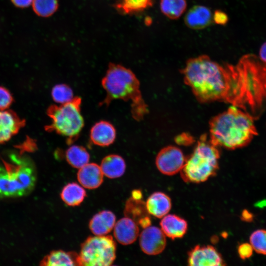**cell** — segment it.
<instances>
[{
	"instance_id": "obj_10",
	"label": "cell",
	"mask_w": 266,
	"mask_h": 266,
	"mask_svg": "<svg viewBox=\"0 0 266 266\" xmlns=\"http://www.w3.org/2000/svg\"><path fill=\"white\" fill-rule=\"evenodd\" d=\"M166 236L161 229L150 226L143 229L139 235L140 247L142 252L147 255L160 254L166 248Z\"/></svg>"
},
{
	"instance_id": "obj_6",
	"label": "cell",
	"mask_w": 266,
	"mask_h": 266,
	"mask_svg": "<svg viewBox=\"0 0 266 266\" xmlns=\"http://www.w3.org/2000/svg\"><path fill=\"white\" fill-rule=\"evenodd\" d=\"M206 135L200 136L193 152L186 159L181 170L187 182L199 183L215 175L219 167L220 153Z\"/></svg>"
},
{
	"instance_id": "obj_18",
	"label": "cell",
	"mask_w": 266,
	"mask_h": 266,
	"mask_svg": "<svg viewBox=\"0 0 266 266\" xmlns=\"http://www.w3.org/2000/svg\"><path fill=\"white\" fill-rule=\"evenodd\" d=\"M116 223L115 215L109 210H102L91 219L89 227L95 235H104L109 233Z\"/></svg>"
},
{
	"instance_id": "obj_29",
	"label": "cell",
	"mask_w": 266,
	"mask_h": 266,
	"mask_svg": "<svg viewBox=\"0 0 266 266\" xmlns=\"http://www.w3.org/2000/svg\"><path fill=\"white\" fill-rule=\"evenodd\" d=\"M250 242L256 252L266 255V230H258L254 231L250 235Z\"/></svg>"
},
{
	"instance_id": "obj_24",
	"label": "cell",
	"mask_w": 266,
	"mask_h": 266,
	"mask_svg": "<svg viewBox=\"0 0 266 266\" xmlns=\"http://www.w3.org/2000/svg\"><path fill=\"white\" fill-rule=\"evenodd\" d=\"M161 12L167 18L174 20L179 18L187 7L186 0H161Z\"/></svg>"
},
{
	"instance_id": "obj_26",
	"label": "cell",
	"mask_w": 266,
	"mask_h": 266,
	"mask_svg": "<svg viewBox=\"0 0 266 266\" xmlns=\"http://www.w3.org/2000/svg\"><path fill=\"white\" fill-rule=\"evenodd\" d=\"M153 0H121L116 7L124 13L130 14L143 11L153 5Z\"/></svg>"
},
{
	"instance_id": "obj_2",
	"label": "cell",
	"mask_w": 266,
	"mask_h": 266,
	"mask_svg": "<svg viewBox=\"0 0 266 266\" xmlns=\"http://www.w3.org/2000/svg\"><path fill=\"white\" fill-rule=\"evenodd\" d=\"M235 66L238 107L256 120L266 108V63L249 54L242 57Z\"/></svg>"
},
{
	"instance_id": "obj_31",
	"label": "cell",
	"mask_w": 266,
	"mask_h": 266,
	"mask_svg": "<svg viewBox=\"0 0 266 266\" xmlns=\"http://www.w3.org/2000/svg\"><path fill=\"white\" fill-rule=\"evenodd\" d=\"M15 147L19 150L20 155H21L25 152H33L37 149L35 140L29 136L27 137L26 140L22 143L16 145Z\"/></svg>"
},
{
	"instance_id": "obj_27",
	"label": "cell",
	"mask_w": 266,
	"mask_h": 266,
	"mask_svg": "<svg viewBox=\"0 0 266 266\" xmlns=\"http://www.w3.org/2000/svg\"><path fill=\"white\" fill-rule=\"evenodd\" d=\"M32 4L35 14L44 17L53 14L58 5L57 0H33Z\"/></svg>"
},
{
	"instance_id": "obj_23",
	"label": "cell",
	"mask_w": 266,
	"mask_h": 266,
	"mask_svg": "<svg viewBox=\"0 0 266 266\" xmlns=\"http://www.w3.org/2000/svg\"><path fill=\"white\" fill-rule=\"evenodd\" d=\"M65 158L68 164L75 168H80L88 164L90 154L86 148L82 146L73 145L65 152Z\"/></svg>"
},
{
	"instance_id": "obj_7",
	"label": "cell",
	"mask_w": 266,
	"mask_h": 266,
	"mask_svg": "<svg viewBox=\"0 0 266 266\" xmlns=\"http://www.w3.org/2000/svg\"><path fill=\"white\" fill-rule=\"evenodd\" d=\"M81 99L74 97L71 101L60 104L51 105L47 110L51 119V124L45 126L48 132H55L66 138L68 145L73 143L80 135L84 121L81 114Z\"/></svg>"
},
{
	"instance_id": "obj_32",
	"label": "cell",
	"mask_w": 266,
	"mask_h": 266,
	"mask_svg": "<svg viewBox=\"0 0 266 266\" xmlns=\"http://www.w3.org/2000/svg\"><path fill=\"white\" fill-rule=\"evenodd\" d=\"M253 248L248 243H244L240 244L237 249L238 254L241 259L245 260L250 258L253 253Z\"/></svg>"
},
{
	"instance_id": "obj_3",
	"label": "cell",
	"mask_w": 266,
	"mask_h": 266,
	"mask_svg": "<svg viewBox=\"0 0 266 266\" xmlns=\"http://www.w3.org/2000/svg\"><path fill=\"white\" fill-rule=\"evenodd\" d=\"M256 120L235 106L213 117L209 122V139L215 146L235 149L248 145L257 131Z\"/></svg>"
},
{
	"instance_id": "obj_39",
	"label": "cell",
	"mask_w": 266,
	"mask_h": 266,
	"mask_svg": "<svg viewBox=\"0 0 266 266\" xmlns=\"http://www.w3.org/2000/svg\"><path fill=\"white\" fill-rule=\"evenodd\" d=\"M132 198L134 200H139L142 198V194L139 190H134L132 192Z\"/></svg>"
},
{
	"instance_id": "obj_8",
	"label": "cell",
	"mask_w": 266,
	"mask_h": 266,
	"mask_svg": "<svg viewBox=\"0 0 266 266\" xmlns=\"http://www.w3.org/2000/svg\"><path fill=\"white\" fill-rule=\"evenodd\" d=\"M116 243L111 235L89 236L81 244L80 266H109L116 256Z\"/></svg>"
},
{
	"instance_id": "obj_38",
	"label": "cell",
	"mask_w": 266,
	"mask_h": 266,
	"mask_svg": "<svg viewBox=\"0 0 266 266\" xmlns=\"http://www.w3.org/2000/svg\"><path fill=\"white\" fill-rule=\"evenodd\" d=\"M259 58L264 62L266 63V42L260 48Z\"/></svg>"
},
{
	"instance_id": "obj_17",
	"label": "cell",
	"mask_w": 266,
	"mask_h": 266,
	"mask_svg": "<svg viewBox=\"0 0 266 266\" xmlns=\"http://www.w3.org/2000/svg\"><path fill=\"white\" fill-rule=\"evenodd\" d=\"M160 226L165 235L173 240L183 237L188 229L186 221L174 214H166L163 217Z\"/></svg>"
},
{
	"instance_id": "obj_22",
	"label": "cell",
	"mask_w": 266,
	"mask_h": 266,
	"mask_svg": "<svg viewBox=\"0 0 266 266\" xmlns=\"http://www.w3.org/2000/svg\"><path fill=\"white\" fill-rule=\"evenodd\" d=\"M60 197L63 202L69 206L80 205L86 197L83 187L75 182L68 183L62 189Z\"/></svg>"
},
{
	"instance_id": "obj_13",
	"label": "cell",
	"mask_w": 266,
	"mask_h": 266,
	"mask_svg": "<svg viewBox=\"0 0 266 266\" xmlns=\"http://www.w3.org/2000/svg\"><path fill=\"white\" fill-rule=\"evenodd\" d=\"M113 229L114 237L122 245L132 244L135 241L139 235L138 224L132 219L126 216L116 222Z\"/></svg>"
},
{
	"instance_id": "obj_36",
	"label": "cell",
	"mask_w": 266,
	"mask_h": 266,
	"mask_svg": "<svg viewBox=\"0 0 266 266\" xmlns=\"http://www.w3.org/2000/svg\"><path fill=\"white\" fill-rule=\"evenodd\" d=\"M138 225L140 226L143 229L146 228L151 226V220L150 217L147 215L140 219L137 223Z\"/></svg>"
},
{
	"instance_id": "obj_1",
	"label": "cell",
	"mask_w": 266,
	"mask_h": 266,
	"mask_svg": "<svg viewBox=\"0 0 266 266\" xmlns=\"http://www.w3.org/2000/svg\"><path fill=\"white\" fill-rule=\"evenodd\" d=\"M181 72L200 101L231 103L233 77L230 64L220 65L203 55L189 59Z\"/></svg>"
},
{
	"instance_id": "obj_28",
	"label": "cell",
	"mask_w": 266,
	"mask_h": 266,
	"mask_svg": "<svg viewBox=\"0 0 266 266\" xmlns=\"http://www.w3.org/2000/svg\"><path fill=\"white\" fill-rule=\"evenodd\" d=\"M51 96L54 101L60 104L68 102L74 98L71 88L64 84L54 86L51 91Z\"/></svg>"
},
{
	"instance_id": "obj_5",
	"label": "cell",
	"mask_w": 266,
	"mask_h": 266,
	"mask_svg": "<svg viewBox=\"0 0 266 266\" xmlns=\"http://www.w3.org/2000/svg\"><path fill=\"white\" fill-rule=\"evenodd\" d=\"M36 172L30 160L12 154L9 160L1 159L0 165V198L18 197L34 188Z\"/></svg>"
},
{
	"instance_id": "obj_11",
	"label": "cell",
	"mask_w": 266,
	"mask_h": 266,
	"mask_svg": "<svg viewBox=\"0 0 266 266\" xmlns=\"http://www.w3.org/2000/svg\"><path fill=\"white\" fill-rule=\"evenodd\" d=\"M191 266H221L225 264L220 254L212 246L197 245L188 253Z\"/></svg>"
},
{
	"instance_id": "obj_12",
	"label": "cell",
	"mask_w": 266,
	"mask_h": 266,
	"mask_svg": "<svg viewBox=\"0 0 266 266\" xmlns=\"http://www.w3.org/2000/svg\"><path fill=\"white\" fill-rule=\"evenodd\" d=\"M25 125V120L19 117L14 111H0V143L10 140Z\"/></svg>"
},
{
	"instance_id": "obj_34",
	"label": "cell",
	"mask_w": 266,
	"mask_h": 266,
	"mask_svg": "<svg viewBox=\"0 0 266 266\" xmlns=\"http://www.w3.org/2000/svg\"><path fill=\"white\" fill-rule=\"evenodd\" d=\"M193 138L187 133H183L177 136L176 138V142L181 145H187L192 143Z\"/></svg>"
},
{
	"instance_id": "obj_20",
	"label": "cell",
	"mask_w": 266,
	"mask_h": 266,
	"mask_svg": "<svg viewBox=\"0 0 266 266\" xmlns=\"http://www.w3.org/2000/svg\"><path fill=\"white\" fill-rule=\"evenodd\" d=\"M40 266H80L79 254L73 251L62 250H54L45 256L40 261Z\"/></svg>"
},
{
	"instance_id": "obj_21",
	"label": "cell",
	"mask_w": 266,
	"mask_h": 266,
	"mask_svg": "<svg viewBox=\"0 0 266 266\" xmlns=\"http://www.w3.org/2000/svg\"><path fill=\"white\" fill-rule=\"evenodd\" d=\"M100 167L104 175L109 178L114 179L124 174L126 165L124 159L121 156L111 154L103 158Z\"/></svg>"
},
{
	"instance_id": "obj_14",
	"label": "cell",
	"mask_w": 266,
	"mask_h": 266,
	"mask_svg": "<svg viewBox=\"0 0 266 266\" xmlns=\"http://www.w3.org/2000/svg\"><path fill=\"white\" fill-rule=\"evenodd\" d=\"M103 175L100 166L96 163H88L79 168L77 178L80 184L83 187L95 189L102 183Z\"/></svg>"
},
{
	"instance_id": "obj_33",
	"label": "cell",
	"mask_w": 266,
	"mask_h": 266,
	"mask_svg": "<svg viewBox=\"0 0 266 266\" xmlns=\"http://www.w3.org/2000/svg\"><path fill=\"white\" fill-rule=\"evenodd\" d=\"M228 21V16L222 11L217 10L213 14V22L217 24L224 25L227 23Z\"/></svg>"
},
{
	"instance_id": "obj_4",
	"label": "cell",
	"mask_w": 266,
	"mask_h": 266,
	"mask_svg": "<svg viewBox=\"0 0 266 266\" xmlns=\"http://www.w3.org/2000/svg\"><path fill=\"white\" fill-rule=\"evenodd\" d=\"M101 85L106 95L100 105L107 106L114 100H122L131 101V114L135 120H142L147 113V106L141 95L139 81L129 69L111 64L101 80Z\"/></svg>"
},
{
	"instance_id": "obj_35",
	"label": "cell",
	"mask_w": 266,
	"mask_h": 266,
	"mask_svg": "<svg viewBox=\"0 0 266 266\" xmlns=\"http://www.w3.org/2000/svg\"><path fill=\"white\" fill-rule=\"evenodd\" d=\"M33 0H11L12 3L16 7L25 8L31 5Z\"/></svg>"
},
{
	"instance_id": "obj_16",
	"label": "cell",
	"mask_w": 266,
	"mask_h": 266,
	"mask_svg": "<svg viewBox=\"0 0 266 266\" xmlns=\"http://www.w3.org/2000/svg\"><path fill=\"white\" fill-rule=\"evenodd\" d=\"M186 25L190 29H204L213 22V15L210 10L203 5H195L186 14L184 18Z\"/></svg>"
},
{
	"instance_id": "obj_15",
	"label": "cell",
	"mask_w": 266,
	"mask_h": 266,
	"mask_svg": "<svg viewBox=\"0 0 266 266\" xmlns=\"http://www.w3.org/2000/svg\"><path fill=\"white\" fill-rule=\"evenodd\" d=\"M116 132L109 122L100 121L96 123L90 131V139L94 144L105 147L112 144L115 140Z\"/></svg>"
},
{
	"instance_id": "obj_9",
	"label": "cell",
	"mask_w": 266,
	"mask_h": 266,
	"mask_svg": "<svg viewBox=\"0 0 266 266\" xmlns=\"http://www.w3.org/2000/svg\"><path fill=\"white\" fill-rule=\"evenodd\" d=\"M186 161L182 150L169 145L162 149L155 160L158 169L163 174L173 175L181 171Z\"/></svg>"
},
{
	"instance_id": "obj_37",
	"label": "cell",
	"mask_w": 266,
	"mask_h": 266,
	"mask_svg": "<svg viewBox=\"0 0 266 266\" xmlns=\"http://www.w3.org/2000/svg\"><path fill=\"white\" fill-rule=\"evenodd\" d=\"M241 219L245 222H252L253 219V215L247 210H244L241 213Z\"/></svg>"
},
{
	"instance_id": "obj_25",
	"label": "cell",
	"mask_w": 266,
	"mask_h": 266,
	"mask_svg": "<svg viewBox=\"0 0 266 266\" xmlns=\"http://www.w3.org/2000/svg\"><path fill=\"white\" fill-rule=\"evenodd\" d=\"M124 212L126 217L132 219L136 223L140 219L148 214L145 202L141 200H134L132 198L127 201Z\"/></svg>"
},
{
	"instance_id": "obj_30",
	"label": "cell",
	"mask_w": 266,
	"mask_h": 266,
	"mask_svg": "<svg viewBox=\"0 0 266 266\" xmlns=\"http://www.w3.org/2000/svg\"><path fill=\"white\" fill-rule=\"evenodd\" d=\"M14 101L13 97L8 90L0 86V111L9 108Z\"/></svg>"
},
{
	"instance_id": "obj_19",
	"label": "cell",
	"mask_w": 266,
	"mask_h": 266,
	"mask_svg": "<svg viewBox=\"0 0 266 266\" xmlns=\"http://www.w3.org/2000/svg\"><path fill=\"white\" fill-rule=\"evenodd\" d=\"M145 205L149 214L156 218H162L170 211L171 201L170 198L166 194L156 192L148 197Z\"/></svg>"
}]
</instances>
